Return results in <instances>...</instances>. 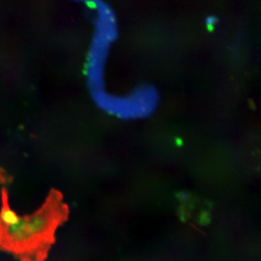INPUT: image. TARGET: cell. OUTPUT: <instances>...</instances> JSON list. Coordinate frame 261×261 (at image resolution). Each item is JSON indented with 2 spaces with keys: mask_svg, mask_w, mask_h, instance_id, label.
<instances>
[{
  "mask_svg": "<svg viewBox=\"0 0 261 261\" xmlns=\"http://www.w3.org/2000/svg\"><path fill=\"white\" fill-rule=\"evenodd\" d=\"M63 195L53 189L42 207L20 217L13 226L0 223V250L13 254L20 261H44L54 244L57 228L68 220L69 208Z\"/></svg>",
  "mask_w": 261,
  "mask_h": 261,
  "instance_id": "obj_1",
  "label": "cell"
}]
</instances>
